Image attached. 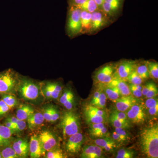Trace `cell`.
Instances as JSON below:
<instances>
[{"mask_svg": "<svg viewBox=\"0 0 158 158\" xmlns=\"http://www.w3.org/2000/svg\"><path fill=\"white\" fill-rule=\"evenodd\" d=\"M141 151L150 158L158 157V125H152L141 131L140 135Z\"/></svg>", "mask_w": 158, "mask_h": 158, "instance_id": "obj_1", "label": "cell"}, {"mask_svg": "<svg viewBox=\"0 0 158 158\" xmlns=\"http://www.w3.org/2000/svg\"><path fill=\"white\" fill-rule=\"evenodd\" d=\"M60 125L65 138L79 132L81 126L79 116L70 110L63 113Z\"/></svg>", "mask_w": 158, "mask_h": 158, "instance_id": "obj_2", "label": "cell"}, {"mask_svg": "<svg viewBox=\"0 0 158 158\" xmlns=\"http://www.w3.org/2000/svg\"><path fill=\"white\" fill-rule=\"evenodd\" d=\"M81 11L77 6H72L71 8L67 23V30L71 36H75L81 32Z\"/></svg>", "mask_w": 158, "mask_h": 158, "instance_id": "obj_3", "label": "cell"}, {"mask_svg": "<svg viewBox=\"0 0 158 158\" xmlns=\"http://www.w3.org/2000/svg\"><path fill=\"white\" fill-rule=\"evenodd\" d=\"M38 86L29 80L21 81L19 86L21 96L27 100L33 101L38 98L39 94Z\"/></svg>", "mask_w": 158, "mask_h": 158, "instance_id": "obj_4", "label": "cell"}, {"mask_svg": "<svg viewBox=\"0 0 158 158\" xmlns=\"http://www.w3.org/2000/svg\"><path fill=\"white\" fill-rule=\"evenodd\" d=\"M16 83V78L11 70L0 73V94H8L13 90Z\"/></svg>", "mask_w": 158, "mask_h": 158, "instance_id": "obj_5", "label": "cell"}, {"mask_svg": "<svg viewBox=\"0 0 158 158\" xmlns=\"http://www.w3.org/2000/svg\"><path fill=\"white\" fill-rule=\"evenodd\" d=\"M126 114L129 120L132 123L141 124L144 123L146 120V115L144 108L138 103L128 110Z\"/></svg>", "mask_w": 158, "mask_h": 158, "instance_id": "obj_6", "label": "cell"}, {"mask_svg": "<svg viewBox=\"0 0 158 158\" xmlns=\"http://www.w3.org/2000/svg\"><path fill=\"white\" fill-rule=\"evenodd\" d=\"M84 140V136L79 132L69 136L65 145L67 152L71 154H76L79 152Z\"/></svg>", "mask_w": 158, "mask_h": 158, "instance_id": "obj_7", "label": "cell"}, {"mask_svg": "<svg viewBox=\"0 0 158 158\" xmlns=\"http://www.w3.org/2000/svg\"><path fill=\"white\" fill-rule=\"evenodd\" d=\"M137 64L132 60H124L118 65L116 69L115 77L116 78L126 80L131 73L135 69Z\"/></svg>", "mask_w": 158, "mask_h": 158, "instance_id": "obj_8", "label": "cell"}, {"mask_svg": "<svg viewBox=\"0 0 158 158\" xmlns=\"http://www.w3.org/2000/svg\"><path fill=\"white\" fill-rule=\"evenodd\" d=\"M38 138L44 152L56 148V138L51 132L48 131H43Z\"/></svg>", "mask_w": 158, "mask_h": 158, "instance_id": "obj_9", "label": "cell"}, {"mask_svg": "<svg viewBox=\"0 0 158 158\" xmlns=\"http://www.w3.org/2000/svg\"><path fill=\"white\" fill-rule=\"evenodd\" d=\"M114 68L113 65H107L99 69L95 74V80L102 84H107L114 77Z\"/></svg>", "mask_w": 158, "mask_h": 158, "instance_id": "obj_10", "label": "cell"}, {"mask_svg": "<svg viewBox=\"0 0 158 158\" xmlns=\"http://www.w3.org/2000/svg\"><path fill=\"white\" fill-rule=\"evenodd\" d=\"M137 98L131 95L121 96L113 101L115 102L116 110L120 112H126L138 103Z\"/></svg>", "mask_w": 158, "mask_h": 158, "instance_id": "obj_11", "label": "cell"}, {"mask_svg": "<svg viewBox=\"0 0 158 158\" xmlns=\"http://www.w3.org/2000/svg\"><path fill=\"white\" fill-rule=\"evenodd\" d=\"M91 32H95L100 30L107 23L106 14L98 10L91 13Z\"/></svg>", "mask_w": 158, "mask_h": 158, "instance_id": "obj_12", "label": "cell"}, {"mask_svg": "<svg viewBox=\"0 0 158 158\" xmlns=\"http://www.w3.org/2000/svg\"><path fill=\"white\" fill-rule=\"evenodd\" d=\"M12 148L19 158H25L28 155L29 144L27 140L17 139L14 141Z\"/></svg>", "mask_w": 158, "mask_h": 158, "instance_id": "obj_13", "label": "cell"}, {"mask_svg": "<svg viewBox=\"0 0 158 158\" xmlns=\"http://www.w3.org/2000/svg\"><path fill=\"white\" fill-rule=\"evenodd\" d=\"M44 152L38 137L32 136L29 143V152L31 157L40 158Z\"/></svg>", "mask_w": 158, "mask_h": 158, "instance_id": "obj_14", "label": "cell"}, {"mask_svg": "<svg viewBox=\"0 0 158 158\" xmlns=\"http://www.w3.org/2000/svg\"><path fill=\"white\" fill-rule=\"evenodd\" d=\"M94 144L105 150L106 151L112 152L117 147V143L112 138L105 137L98 138L94 141Z\"/></svg>", "mask_w": 158, "mask_h": 158, "instance_id": "obj_15", "label": "cell"}, {"mask_svg": "<svg viewBox=\"0 0 158 158\" xmlns=\"http://www.w3.org/2000/svg\"><path fill=\"white\" fill-rule=\"evenodd\" d=\"M13 133L6 126L0 124V147H6L10 144Z\"/></svg>", "mask_w": 158, "mask_h": 158, "instance_id": "obj_16", "label": "cell"}, {"mask_svg": "<svg viewBox=\"0 0 158 158\" xmlns=\"http://www.w3.org/2000/svg\"><path fill=\"white\" fill-rule=\"evenodd\" d=\"M107 84L116 87L119 90L121 96L131 95L129 85L124 80L113 78V80Z\"/></svg>", "mask_w": 158, "mask_h": 158, "instance_id": "obj_17", "label": "cell"}, {"mask_svg": "<svg viewBox=\"0 0 158 158\" xmlns=\"http://www.w3.org/2000/svg\"><path fill=\"white\" fill-rule=\"evenodd\" d=\"M45 119L43 113L40 112L34 113L27 119L29 128L34 130L43 123Z\"/></svg>", "mask_w": 158, "mask_h": 158, "instance_id": "obj_18", "label": "cell"}, {"mask_svg": "<svg viewBox=\"0 0 158 158\" xmlns=\"http://www.w3.org/2000/svg\"><path fill=\"white\" fill-rule=\"evenodd\" d=\"M61 104L68 110H71L73 106L74 96L70 90H66L63 92L59 99Z\"/></svg>", "mask_w": 158, "mask_h": 158, "instance_id": "obj_19", "label": "cell"}, {"mask_svg": "<svg viewBox=\"0 0 158 158\" xmlns=\"http://www.w3.org/2000/svg\"><path fill=\"white\" fill-rule=\"evenodd\" d=\"M34 113V109L31 106L27 105H22L17 109L16 117L19 120L25 121Z\"/></svg>", "mask_w": 158, "mask_h": 158, "instance_id": "obj_20", "label": "cell"}, {"mask_svg": "<svg viewBox=\"0 0 158 158\" xmlns=\"http://www.w3.org/2000/svg\"><path fill=\"white\" fill-rule=\"evenodd\" d=\"M102 86V88L101 89L104 93L106 94L107 98L112 101H115L121 96L119 90L116 87L111 86L108 84H104Z\"/></svg>", "mask_w": 158, "mask_h": 158, "instance_id": "obj_21", "label": "cell"}, {"mask_svg": "<svg viewBox=\"0 0 158 158\" xmlns=\"http://www.w3.org/2000/svg\"><path fill=\"white\" fill-rule=\"evenodd\" d=\"M91 13L88 11L81 10V32L90 31L91 27Z\"/></svg>", "mask_w": 158, "mask_h": 158, "instance_id": "obj_22", "label": "cell"}, {"mask_svg": "<svg viewBox=\"0 0 158 158\" xmlns=\"http://www.w3.org/2000/svg\"><path fill=\"white\" fill-rule=\"evenodd\" d=\"M84 115L86 121L90 124L105 123L106 119V118L98 116L85 110H84Z\"/></svg>", "mask_w": 158, "mask_h": 158, "instance_id": "obj_23", "label": "cell"}, {"mask_svg": "<svg viewBox=\"0 0 158 158\" xmlns=\"http://www.w3.org/2000/svg\"><path fill=\"white\" fill-rule=\"evenodd\" d=\"M77 7L83 11H87L91 13L98 10L99 8L94 0H87L82 5Z\"/></svg>", "mask_w": 158, "mask_h": 158, "instance_id": "obj_24", "label": "cell"}, {"mask_svg": "<svg viewBox=\"0 0 158 158\" xmlns=\"http://www.w3.org/2000/svg\"><path fill=\"white\" fill-rule=\"evenodd\" d=\"M109 119L111 124L115 128H121L126 129L129 127L130 124L129 123V122H125L120 120L112 113L110 114Z\"/></svg>", "mask_w": 158, "mask_h": 158, "instance_id": "obj_25", "label": "cell"}, {"mask_svg": "<svg viewBox=\"0 0 158 158\" xmlns=\"http://www.w3.org/2000/svg\"><path fill=\"white\" fill-rule=\"evenodd\" d=\"M135 70L142 80H145L149 78L150 75L146 63L136 65Z\"/></svg>", "mask_w": 158, "mask_h": 158, "instance_id": "obj_26", "label": "cell"}, {"mask_svg": "<svg viewBox=\"0 0 158 158\" xmlns=\"http://www.w3.org/2000/svg\"><path fill=\"white\" fill-rule=\"evenodd\" d=\"M150 77L157 80L158 78V63L157 62H146Z\"/></svg>", "mask_w": 158, "mask_h": 158, "instance_id": "obj_27", "label": "cell"}, {"mask_svg": "<svg viewBox=\"0 0 158 158\" xmlns=\"http://www.w3.org/2000/svg\"><path fill=\"white\" fill-rule=\"evenodd\" d=\"M48 85L50 88L51 91V98L57 99L59 97L61 91L62 90V87L61 85L57 83H48Z\"/></svg>", "mask_w": 158, "mask_h": 158, "instance_id": "obj_28", "label": "cell"}, {"mask_svg": "<svg viewBox=\"0 0 158 158\" xmlns=\"http://www.w3.org/2000/svg\"><path fill=\"white\" fill-rule=\"evenodd\" d=\"M2 99L5 102L10 109L14 107L17 104V100L13 95L11 94H3L2 97Z\"/></svg>", "mask_w": 158, "mask_h": 158, "instance_id": "obj_29", "label": "cell"}, {"mask_svg": "<svg viewBox=\"0 0 158 158\" xmlns=\"http://www.w3.org/2000/svg\"><path fill=\"white\" fill-rule=\"evenodd\" d=\"M132 85H141L143 80L136 72L135 69L131 73L126 80Z\"/></svg>", "mask_w": 158, "mask_h": 158, "instance_id": "obj_30", "label": "cell"}, {"mask_svg": "<svg viewBox=\"0 0 158 158\" xmlns=\"http://www.w3.org/2000/svg\"><path fill=\"white\" fill-rule=\"evenodd\" d=\"M135 152L132 150L121 148L117 152L116 158H132L135 156Z\"/></svg>", "mask_w": 158, "mask_h": 158, "instance_id": "obj_31", "label": "cell"}, {"mask_svg": "<svg viewBox=\"0 0 158 158\" xmlns=\"http://www.w3.org/2000/svg\"><path fill=\"white\" fill-rule=\"evenodd\" d=\"M4 148L0 152L2 158H19L16 153L12 147H4Z\"/></svg>", "mask_w": 158, "mask_h": 158, "instance_id": "obj_32", "label": "cell"}, {"mask_svg": "<svg viewBox=\"0 0 158 158\" xmlns=\"http://www.w3.org/2000/svg\"><path fill=\"white\" fill-rule=\"evenodd\" d=\"M84 110H87L90 113H94L98 116L107 118V114L105 111L102 109H99L92 105H89L86 106L84 108Z\"/></svg>", "mask_w": 158, "mask_h": 158, "instance_id": "obj_33", "label": "cell"}, {"mask_svg": "<svg viewBox=\"0 0 158 158\" xmlns=\"http://www.w3.org/2000/svg\"><path fill=\"white\" fill-rule=\"evenodd\" d=\"M94 152V145H87L83 148L81 157L83 158H92Z\"/></svg>", "mask_w": 158, "mask_h": 158, "instance_id": "obj_34", "label": "cell"}, {"mask_svg": "<svg viewBox=\"0 0 158 158\" xmlns=\"http://www.w3.org/2000/svg\"><path fill=\"white\" fill-rule=\"evenodd\" d=\"M101 89V88H100ZM107 97L106 94L104 93L101 89L100 94L99 98L96 104L94 105V106L99 108V109H103L106 107V103Z\"/></svg>", "mask_w": 158, "mask_h": 158, "instance_id": "obj_35", "label": "cell"}, {"mask_svg": "<svg viewBox=\"0 0 158 158\" xmlns=\"http://www.w3.org/2000/svg\"><path fill=\"white\" fill-rule=\"evenodd\" d=\"M45 157L47 158H63L65 156L63 154L62 151L59 149H54L47 151Z\"/></svg>", "mask_w": 158, "mask_h": 158, "instance_id": "obj_36", "label": "cell"}, {"mask_svg": "<svg viewBox=\"0 0 158 158\" xmlns=\"http://www.w3.org/2000/svg\"><path fill=\"white\" fill-rule=\"evenodd\" d=\"M90 134V135L94 138H100L107 137L108 134V128L105 126L102 128L97 130L95 131L92 132Z\"/></svg>", "mask_w": 158, "mask_h": 158, "instance_id": "obj_37", "label": "cell"}, {"mask_svg": "<svg viewBox=\"0 0 158 158\" xmlns=\"http://www.w3.org/2000/svg\"><path fill=\"white\" fill-rule=\"evenodd\" d=\"M115 131L118 134V135L121 138L123 142H125L130 139L129 135L125 129L116 128Z\"/></svg>", "mask_w": 158, "mask_h": 158, "instance_id": "obj_38", "label": "cell"}, {"mask_svg": "<svg viewBox=\"0 0 158 158\" xmlns=\"http://www.w3.org/2000/svg\"><path fill=\"white\" fill-rule=\"evenodd\" d=\"M129 87L130 92L131 94H132L133 96L136 98H140L142 97V94L141 90H139L136 88L135 85L131 84L129 85Z\"/></svg>", "mask_w": 158, "mask_h": 158, "instance_id": "obj_39", "label": "cell"}, {"mask_svg": "<svg viewBox=\"0 0 158 158\" xmlns=\"http://www.w3.org/2000/svg\"><path fill=\"white\" fill-rule=\"evenodd\" d=\"M158 93V90L157 87L155 83H153L152 86L151 88L148 91V93L145 95V98H151L156 97L157 96Z\"/></svg>", "mask_w": 158, "mask_h": 158, "instance_id": "obj_40", "label": "cell"}, {"mask_svg": "<svg viewBox=\"0 0 158 158\" xmlns=\"http://www.w3.org/2000/svg\"><path fill=\"white\" fill-rule=\"evenodd\" d=\"M112 113L120 120L125 122H129L127 115L126 113H125V112H120L115 109L113 110Z\"/></svg>", "mask_w": 158, "mask_h": 158, "instance_id": "obj_41", "label": "cell"}, {"mask_svg": "<svg viewBox=\"0 0 158 158\" xmlns=\"http://www.w3.org/2000/svg\"><path fill=\"white\" fill-rule=\"evenodd\" d=\"M145 107L147 109L152 108L156 105H158V101L157 98L156 97L151 98H147L145 102Z\"/></svg>", "mask_w": 158, "mask_h": 158, "instance_id": "obj_42", "label": "cell"}, {"mask_svg": "<svg viewBox=\"0 0 158 158\" xmlns=\"http://www.w3.org/2000/svg\"><path fill=\"white\" fill-rule=\"evenodd\" d=\"M59 118L58 110L54 107L51 106V122H55Z\"/></svg>", "mask_w": 158, "mask_h": 158, "instance_id": "obj_43", "label": "cell"}, {"mask_svg": "<svg viewBox=\"0 0 158 158\" xmlns=\"http://www.w3.org/2000/svg\"><path fill=\"white\" fill-rule=\"evenodd\" d=\"M106 126L105 123H94V124H90V129H89V133H91L92 132L95 131L102 128Z\"/></svg>", "mask_w": 158, "mask_h": 158, "instance_id": "obj_44", "label": "cell"}, {"mask_svg": "<svg viewBox=\"0 0 158 158\" xmlns=\"http://www.w3.org/2000/svg\"><path fill=\"white\" fill-rule=\"evenodd\" d=\"M10 108L2 100H0V116H2L10 110Z\"/></svg>", "mask_w": 158, "mask_h": 158, "instance_id": "obj_45", "label": "cell"}, {"mask_svg": "<svg viewBox=\"0 0 158 158\" xmlns=\"http://www.w3.org/2000/svg\"><path fill=\"white\" fill-rule=\"evenodd\" d=\"M103 156V149L98 145H94V152L92 158H100Z\"/></svg>", "mask_w": 158, "mask_h": 158, "instance_id": "obj_46", "label": "cell"}, {"mask_svg": "<svg viewBox=\"0 0 158 158\" xmlns=\"http://www.w3.org/2000/svg\"><path fill=\"white\" fill-rule=\"evenodd\" d=\"M43 115L46 121L51 122V106L46 107L44 110Z\"/></svg>", "mask_w": 158, "mask_h": 158, "instance_id": "obj_47", "label": "cell"}, {"mask_svg": "<svg viewBox=\"0 0 158 158\" xmlns=\"http://www.w3.org/2000/svg\"><path fill=\"white\" fill-rule=\"evenodd\" d=\"M27 123L24 120L18 119L16 123V131H22L26 128Z\"/></svg>", "mask_w": 158, "mask_h": 158, "instance_id": "obj_48", "label": "cell"}, {"mask_svg": "<svg viewBox=\"0 0 158 158\" xmlns=\"http://www.w3.org/2000/svg\"><path fill=\"white\" fill-rule=\"evenodd\" d=\"M153 84V82H150L147 83L144 86H143L142 90H141V92H142L143 96H145L146 94L148 93L150 89L151 88Z\"/></svg>", "mask_w": 158, "mask_h": 158, "instance_id": "obj_49", "label": "cell"}, {"mask_svg": "<svg viewBox=\"0 0 158 158\" xmlns=\"http://www.w3.org/2000/svg\"><path fill=\"white\" fill-rule=\"evenodd\" d=\"M100 92L101 89L100 88V89H98V90H96V91L94 92L93 97H92L91 100V101H90V105H92V106H94V105L96 104L99 98V96Z\"/></svg>", "mask_w": 158, "mask_h": 158, "instance_id": "obj_50", "label": "cell"}, {"mask_svg": "<svg viewBox=\"0 0 158 158\" xmlns=\"http://www.w3.org/2000/svg\"><path fill=\"white\" fill-rule=\"evenodd\" d=\"M148 110V114L150 116H156L158 113V105H156L152 108H149Z\"/></svg>", "mask_w": 158, "mask_h": 158, "instance_id": "obj_51", "label": "cell"}, {"mask_svg": "<svg viewBox=\"0 0 158 158\" xmlns=\"http://www.w3.org/2000/svg\"><path fill=\"white\" fill-rule=\"evenodd\" d=\"M112 138L116 143H122L123 142H124L123 141L122 139H121V138L118 135V134H117L115 131L112 133V138Z\"/></svg>", "mask_w": 158, "mask_h": 158, "instance_id": "obj_52", "label": "cell"}, {"mask_svg": "<svg viewBox=\"0 0 158 158\" xmlns=\"http://www.w3.org/2000/svg\"><path fill=\"white\" fill-rule=\"evenodd\" d=\"M5 125L6 126V127L9 128V129L11 130L12 131H15L16 129H15V126L7 118L5 121Z\"/></svg>", "mask_w": 158, "mask_h": 158, "instance_id": "obj_53", "label": "cell"}, {"mask_svg": "<svg viewBox=\"0 0 158 158\" xmlns=\"http://www.w3.org/2000/svg\"><path fill=\"white\" fill-rule=\"evenodd\" d=\"M104 2L118 8L120 6V0H105Z\"/></svg>", "mask_w": 158, "mask_h": 158, "instance_id": "obj_54", "label": "cell"}, {"mask_svg": "<svg viewBox=\"0 0 158 158\" xmlns=\"http://www.w3.org/2000/svg\"><path fill=\"white\" fill-rule=\"evenodd\" d=\"M44 94L46 97L48 98H51V89L48 84L45 86V88H44Z\"/></svg>", "mask_w": 158, "mask_h": 158, "instance_id": "obj_55", "label": "cell"}, {"mask_svg": "<svg viewBox=\"0 0 158 158\" xmlns=\"http://www.w3.org/2000/svg\"><path fill=\"white\" fill-rule=\"evenodd\" d=\"M72 6H79L85 2L87 0H71Z\"/></svg>", "mask_w": 158, "mask_h": 158, "instance_id": "obj_56", "label": "cell"}, {"mask_svg": "<svg viewBox=\"0 0 158 158\" xmlns=\"http://www.w3.org/2000/svg\"><path fill=\"white\" fill-rule=\"evenodd\" d=\"M7 119L11 122L12 124L14 125L15 126V129H16V123H17L18 120V119L16 118V117L12 116V117H9V118H7ZM15 131H16V129H15Z\"/></svg>", "mask_w": 158, "mask_h": 158, "instance_id": "obj_57", "label": "cell"}, {"mask_svg": "<svg viewBox=\"0 0 158 158\" xmlns=\"http://www.w3.org/2000/svg\"><path fill=\"white\" fill-rule=\"evenodd\" d=\"M96 2L97 5L98 6V8H101L103 3L104 2L105 0H94Z\"/></svg>", "mask_w": 158, "mask_h": 158, "instance_id": "obj_58", "label": "cell"}, {"mask_svg": "<svg viewBox=\"0 0 158 158\" xmlns=\"http://www.w3.org/2000/svg\"><path fill=\"white\" fill-rule=\"evenodd\" d=\"M0 158H2V154H1V152H0Z\"/></svg>", "mask_w": 158, "mask_h": 158, "instance_id": "obj_59", "label": "cell"}]
</instances>
